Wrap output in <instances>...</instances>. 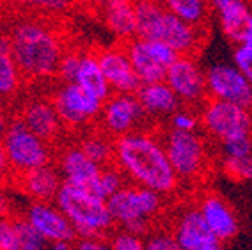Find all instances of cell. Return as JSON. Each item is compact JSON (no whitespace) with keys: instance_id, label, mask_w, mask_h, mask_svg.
Returning <instances> with one entry per match:
<instances>
[{"instance_id":"obj_1","label":"cell","mask_w":252,"mask_h":250,"mask_svg":"<svg viewBox=\"0 0 252 250\" xmlns=\"http://www.w3.org/2000/svg\"><path fill=\"white\" fill-rule=\"evenodd\" d=\"M114 164L131 184L163 196L179 188V177L168 159L163 137L151 129L140 128L114 138Z\"/></svg>"},{"instance_id":"obj_2","label":"cell","mask_w":252,"mask_h":250,"mask_svg":"<svg viewBox=\"0 0 252 250\" xmlns=\"http://www.w3.org/2000/svg\"><path fill=\"white\" fill-rule=\"evenodd\" d=\"M11 55L25 79H46L58 72L65 47L58 31L40 20H23L12 25Z\"/></svg>"},{"instance_id":"obj_3","label":"cell","mask_w":252,"mask_h":250,"mask_svg":"<svg viewBox=\"0 0 252 250\" xmlns=\"http://www.w3.org/2000/svg\"><path fill=\"white\" fill-rule=\"evenodd\" d=\"M137 37L161 40L179 55L194 56L203 46L205 28L194 27L172 14L159 0H135Z\"/></svg>"},{"instance_id":"obj_4","label":"cell","mask_w":252,"mask_h":250,"mask_svg":"<svg viewBox=\"0 0 252 250\" xmlns=\"http://www.w3.org/2000/svg\"><path fill=\"white\" fill-rule=\"evenodd\" d=\"M56 207L67 215L79 238H98L116 226L105 199L84 188L63 182L55 199Z\"/></svg>"},{"instance_id":"obj_5","label":"cell","mask_w":252,"mask_h":250,"mask_svg":"<svg viewBox=\"0 0 252 250\" xmlns=\"http://www.w3.org/2000/svg\"><path fill=\"white\" fill-rule=\"evenodd\" d=\"M2 147L11 164L12 175L49 164L53 159L49 142L30 131L20 116L9 123L7 131L2 138Z\"/></svg>"},{"instance_id":"obj_6","label":"cell","mask_w":252,"mask_h":250,"mask_svg":"<svg viewBox=\"0 0 252 250\" xmlns=\"http://www.w3.org/2000/svg\"><path fill=\"white\" fill-rule=\"evenodd\" d=\"M166 154L179 182H194L209 166V145L200 131H175L163 135Z\"/></svg>"},{"instance_id":"obj_7","label":"cell","mask_w":252,"mask_h":250,"mask_svg":"<svg viewBox=\"0 0 252 250\" xmlns=\"http://www.w3.org/2000/svg\"><path fill=\"white\" fill-rule=\"evenodd\" d=\"M201 129L210 138L220 142L252 135V112L238 103L209 98L200 109Z\"/></svg>"},{"instance_id":"obj_8","label":"cell","mask_w":252,"mask_h":250,"mask_svg":"<svg viewBox=\"0 0 252 250\" xmlns=\"http://www.w3.org/2000/svg\"><path fill=\"white\" fill-rule=\"evenodd\" d=\"M116 226H125L133 220H151L165 210V196L153 189L137 184H126L107 199Z\"/></svg>"},{"instance_id":"obj_9","label":"cell","mask_w":252,"mask_h":250,"mask_svg":"<svg viewBox=\"0 0 252 250\" xmlns=\"http://www.w3.org/2000/svg\"><path fill=\"white\" fill-rule=\"evenodd\" d=\"M123 46L130 56L131 65H133L142 84L165 81L170 65L181 56L175 49H172L168 44L161 42V40L133 37V39L126 40Z\"/></svg>"},{"instance_id":"obj_10","label":"cell","mask_w":252,"mask_h":250,"mask_svg":"<svg viewBox=\"0 0 252 250\" xmlns=\"http://www.w3.org/2000/svg\"><path fill=\"white\" fill-rule=\"evenodd\" d=\"M98 121L102 131L112 138H119L140 129L147 121V116L137 93H112V96L103 102Z\"/></svg>"},{"instance_id":"obj_11","label":"cell","mask_w":252,"mask_h":250,"mask_svg":"<svg viewBox=\"0 0 252 250\" xmlns=\"http://www.w3.org/2000/svg\"><path fill=\"white\" fill-rule=\"evenodd\" d=\"M209 98L252 109V81L235 63H212L205 68Z\"/></svg>"},{"instance_id":"obj_12","label":"cell","mask_w":252,"mask_h":250,"mask_svg":"<svg viewBox=\"0 0 252 250\" xmlns=\"http://www.w3.org/2000/svg\"><path fill=\"white\" fill-rule=\"evenodd\" d=\"M56 110L67 128H83L100 119L103 102L86 93L77 82L63 84L53 96Z\"/></svg>"},{"instance_id":"obj_13","label":"cell","mask_w":252,"mask_h":250,"mask_svg":"<svg viewBox=\"0 0 252 250\" xmlns=\"http://www.w3.org/2000/svg\"><path fill=\"white\" fill-rule=\"evenodd\" d=\"M165 81L175 91L182 105L196 107L209 98L207 91V75L194 60V56L181 55L170 65Z\"/></svg>"},{"instance_id":"obj_14","label":"cell","mask_w":252,"mask_h":250,"mask_svg":"<svg viewBox=\"0 0 252 250\" xmlns=\"http://www.w3.org/2000/svg\"><path fill=\"white\" fill-rule=\"evenodd\" d=\"M172 233L184 250H226L224 242H220L210 231L198 207H189L179 212Z\"/></svg>"},{"instance_id":"obj_15","label":"cell","mask_w":252,"mask_h":250,"mask_svg":"<svg viewBox=\"0 0 252 250\" xmlns=\"http://www.w3.org/2000/svg\"><path fill=\"white\" fill-rule=\"evenodd\" d=\"M23 217L46 238L47 243L77 242L79 240L67 215L53 201H32L30 207L25 210Z\"/></svg>"},{"instance_id":"obj_16","label":"cell","mask_w":252,"mask_h":250,"mask_svg":"<svg viewBox=\"0 0 252 250\" xmlns=\"http://www.w3.org/2000/svg\"><path fill=\"white\" fill-rule=\"evenodd\" d=\"M114 93H137L142 86L125 46L100 47L94 51Z\"/></svg>"},{"instance_id":"obj_17","label":"cell","mask_w":252,"mask_h":250,"mask_svg":"<svg viewBox=\"0 0 252 250\" xmlns=\"http://www.w3.org/2000/svg\"><path fill=\"white\" fill-rule=\"evenodd\" d=\"M219 27L233 44H240L252 23V5L249 0H209Z\"/></svg>"},{"instance_id":"obj_18","label":"cell","mask_w":252,"mask_h":250,"mask_svg":"<svg viewBox=\"0 0 252 250\" xmlns=\"http://www.w3.org/2000/svg\"><path fill=\"white\" fill-rule=\"evenodd\" d=\"M196 207L207 226L220 242L226 243L238 235L240 224H238L235 212L226 203V199H222L219 194H214V192L203 194Z\"/></svg>"},{"instance_id":"obj_19","label":"cell","mask_w":252,"mask_h":250,"mask_svg":"<svg viewBox=\"0 0 252 250\" xmlns=\"http://www.w3.org/2000/svg\"><path fill=\"white\" fill-rule=\"evenodd\" d=\"M12 179L32 201H55L63 186L58 166H53L51 163L12 175Z\"/></svg>"},{"instance_id":"obj_20","label":"cell","mask_w":252,"mask_h":250,"mask_svg":"<svg viewBox=\"0 0 252 250\" xmlns=\"http://www.w3.org/2000/svg\"><path fill=\"white\" fill-rule=\"evenodd\" d=\"M103 166L94 163L91 157L84 154V151L79 145L67 147L60 154L58 170L62 173V179L65 184L77 186V188L90 189L98 179Z\"/></svg>"},{"instance_id":"obj_21","label":"cell","mask_w":252,"mask_h":250,"mask_svg":"<svg viewBox=\"0 0 252 250\" xmlns=\"http://www.w3.org/2000/svg\"><path fill=\"white\" fill-rule=\"evenodd\" d=\"M20 118L23 119V123L30 131H33L37 137H40L46 142H53L55 138H58L62 129L65 128L53 100L51 102L42 100V98L30 100L23 107Z\"/></svg>"},{"instance_id":"obj_22","label":"cell","mask_w":252,"mask_h":250,"mask_svg":"<svg viewBox=\"0 0 252 250\" xmlns=\"http://www.w3.org/2000/svg\"><path fill=\"white\" fill-rule=\"evenodd\" d=\"M147 119H168L175 110L182 107V102L166 81L142 84L137 91Z\"/></svg>"},{"instance_id":"obj_23","label":"cell","mask_w":252,"mask_h":250,"mask_svg":"<svg viewBox=\"0 0 252 250\" xmlns=\"http://www.w3.org/2000/svg\"><path fill=\"white\" fill-rule=\"evenodd\" d=\"M103 20L109 30L119 40L137 37V12H135V0H105L102 5Z\"/></svg>"},{"instance_id":"obj_24","label":"cell","mask_w":252,"mask_h":250,"mask_svg":"<svg viewBox=\"0 0 252 250\" xmlns=\"http://www.w3.org/2000/svg\"><path fill=\"white\" fill-rule=\"evenodd\" d=\"M75 82H77L86 93L93 94L94 98H98L102 102H105L107 98H110L112 93H114L94 53H84L83 55Z\"/></svg>"},{"instance_id":"obj_25","label":"cell","mask_w":252,"mask_h":250,"mask_svg":"<svg viewBox=\"0 0 252 250\" xmlns=\"http://www.w3.org/2000/svg\"><path fill=\"white\" fill-rule=\"evenodd\" d=\"M159 2L172 14L200 28H205L212 11L209 0H159Z\"/></svg>"},{"instance_id":"obj_26","label":"cell","mask_w":252,"mask_h":250,"mask_svg":"<svg viewBox=\"0 0 252 250\" xmlns=\"http://www.w3.org/2000/svg\"><path fill=\"white\" fill-rule=\"evenodd\" d=\"M77 145L83 149L88 157H91L100 166L114 163V138L109 137L102 129L86 133Z\"/></svg>"},{"instance_id":"obj_27","label":"cell","mask_w":252,"mask_h":250,"mask_svg":"<svg viewBox=\"0 0 252 250\" xmlns=\"http://www.w3.org/2000/svg\"><path fill=\"white\" fill-rule=\"evenodd\" d=\"M126 175L121 170L116 166L114 163L103 166L102 172H100L98 179L94 180V184L91 186L88 191L93 192L94 196H98L102 199H109L110 196H114L119 189H123L126 186Z\"/></svg>"},{"instance_id":"obj_28","label":"cell","mask_w":252,"mask_h":250,"mask_svg":"<svg viewBox=\"0 0 252 250\" xmlns=\"http://www.w3.org/2000/svg\"><path fill=\"white\" fill-rule=\"evenodd\" d=\"M23 79L20 66L11 53H0V96L7 98L18 93Z\"/></svg>"},{"instance_id":"obj_29","label":"cell","mask_w":252,"mask_h":250,"mask_svg":"<svg viewBox=\"0 0 252 250\" xmlns=\"http://www.w3.org/2000/svg\"><path fill=\"white\" fill-rule=\"evenodd\" d=\"M170 129L175 131H200L201 128V119H200V110L194 107L182 105L179 110L172 114L168 118Z\"/></svg>"},{"instance_id":"obj_30","label":"cell","mask_w":252,"mask_h":250,"mask_svg":"<svg viewBox=\"0 0 252 250\" xmlns=\"http://www.w3.org/2000/svg\"><path fill=\"white\" fill-rule=\"evenodd\" d=\"M18 235H20V250H47L49 243L25 217H16Z\"/></svg>"},{"instance_id":"obj_31","label":"cell","mask_w":252,"mask_h":250,"mask_svg":"<svg viewBox=\"0 0 252 250\" xmlns=\"http://www.w3.org/2000/svg\"><path fill=\"white\" fill-rule=\"evenodd\" d=\"M11 4L42 14H62L72 9L75 0H9Z\"/></svg>"},{"instance_id":"obj_32","label":"cell","mask_w":252,"mask_h":250,"mask_svg":"<svg viewBox=\"0 0 252 250\" xmlns=\"http://www.w3.org/2000/svg\"><path fill=\"white\" fill-rule=\"evenodd\" d=\"M222 170L233 180L251 182L252 180V154L245 157H222Z\"/></svg>"},{"instance_id":"obj_33","label":"cell","mask_w":252,"mask_h":250,"mask_svg":"<svg viewBox=\"0 0 252 250\" xmlns=\"http://www.w3.org/2000/svg\"><path fill=\"white\" fill-rule=\"evenodd\" d=\"M233 63L252 81V23L244 40L236 44L235 51H233Z\"/></svg>"},{"instance_id":"obj_34","label":"cell","mask_w":252,"mask_h":250,"mask_svg":"<svg viewBox=\"0 0 252 250\" xmlns=\"http://www.w3.org/2000/svg\"><path fill=\"white\" fill-rule=\"evenodd\" d=\"M0 250H20V235L16 217H0Z\"/></svg>"},{"instance_id":"obj_35","label":"cell","mask_w":252,"mask_h":250,"mask_svg":"<svg viewBox=\"0 0 252 250\" xmlns=\"http://www.w3.org/2000/svg\"><path fill=\"white\" fill-rule=\"evenodd\" d=\"M81 58H83V55H79V53H74V51H65V55L62 56L56 77H58L63 84L75 82L77 74H79V66H81Z\"/></svg>"},{"instance_id":"obj_36","label":"cell","mask_w":252,"mask_h":250,"mask_svg":"<svg viewBox=\"0 0 252 250\" xmlns=\"http://www.w3.org/2000/svg\"><path fill=\"white\" fill-rule=\"evenodd\" d=\"M109 243H110V247H112V250H144L146 249V238L133 235V233L123 229V227L110 235Z\"/></svg>"},{"instance_id":"obj_37","label":"cell","mask_w":252,"mask_h":250,"mask_svg":"<svg viewBox=\"0 0 252 250\" xmlns=\"http://www.w3.org/2000/svg\"><path fill=\"white\" fill-rule=\"evenodd\" d=\"M252 154V135H244L231 140L220 142V156L222 157H245Z\"/></svg>"},{"instance_id":"obj_38","label":"cell","mask_w":252,"mask_h":250,"mask_svg":"<svg viewBox=\"0 0 252 250\" xmlns=\"http://www.w3.org/2000/svg\"><path fill=\"white\" fill-rule=\"evenodd\" d=\"M146 247L149 250H184L172 231L153 229L146 238Z\"/></svg>"},{"instance_id":"obj_39","label":"cell","mask_w":252,"mask_h":250,"mask_svg":"<svg viewBox=\"0 0 252 250\" xmlns=\"http://www.w3.org/2000/svg\"><path fill=\"white\" fill-rule=\"evenodd\" d=\"M75 250H112L109 242L98 238H79L75 242Z\"/></svg>"},{"instance_id":"obj_40","label":"cell","mask_w":252,"mask_h":250,"mask_svg":"<svg viewBox=\"0 0 252 250\" xmlns=\"http://www.w3.org/2000/svg\"><path fill=\"white\" fill-rule=\"evenodd\" d=\"M11 177H12L11 164H9L5 151H4V147H2V142H0V184H4V180L11 179Z\"/></svg>"},{"instance_id":"obj_41","label":"cell","mask_w":252,"mask_h":250,"mask_svg":"<svg viewBox=\"0 0 252 250\" xmlns=\"http://www.w3.org/2000/svg\"><path fill=\"white\" fill-rule=\"evenodd\" d=\"M5 215H9V198L0 184V217H5Z\"/></svg>"},{"instance_id":"obj_42","label":"cell","mask_w":252,"mask_h":250,"mask_svg":"<svg viewBox=\"0 0 252 250\" xmlns=\"http://www.w3.org/2000/svg\"><path fill=\"white\" fill-rule=\"evenodd\" d=\"M47 250H75V242H51Z\"/></svg>"},{"instance_id":"obj_43","label":"cell","mask_w":252,"mask_h":250,"mask_svg":"<svg viewBox=\"0 0 252 250\" xmlns=\"http://www.w3.org/2000/svg\"><path fill=\"white\" fill-rule=\"evenodd\" d=\"M9 118H7V114H5V110L0 107V142H2V138H4L5 131H7L9 128Z\"/></svg>"},{"instance_id":"obj_44","label":"cell","mask_w":252,"mask_h":250,"mask_svg":"<svg viewBox=\"0 0 252 250\" xmlns=\"http://www.w3.org/2000/svg\"><path fill=\"white\" fill-rule=\"evenodd\" d=\"M144 250H149V249H147V247H146V249H144Z\"/></svg>"}]
</instances>
